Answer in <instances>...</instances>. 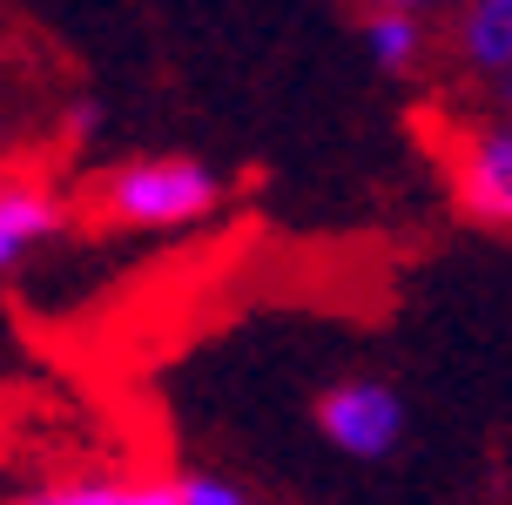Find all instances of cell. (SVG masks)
<instances>
[{
  "label": "cell",
  "mask_w": 512,
  "mask_h": 505,
  "mask_svg": "<svg viewBox=\"0 0 512 505\" xmlns=\"http://www.w3.org/2000/svg\"><path fill=\"white\" fill-rule=\"evenodd\" d=\"M418 0H371V14H411Z\"/></svg>",
  "instance_id": "cell-9"
},
{
  "label": "cell",
  "mask_w": 512,
  "mask_h": 505,
  "mask_svg": "<svg viewBox=\"0 0 512 505\" xmlns=\"http://www.w3.org/2000/svg\"><path fill=\"white\" fill-rule=\"evenodd\" d=\"M317 431H324L331 452L358 458V465L391 458L405 445V398L384 378H344L317 398Z\"/></svg>",
  "instance_id": "cell-2"
},
{
  "label": "cell",
  "mask_w": 512,
  "mask_h": 505,
  "mask_svg": "<svg viewBox=\"0 0 512 505\" xmlns=\"http://www.w3.org/2000/svg\"><path fill=\"white\" fill-rule=\"evenodd\" d=\"M61 229V202L41 182H7L0 189V270H14L34 243H48Z\"/></svg>",
  "instance_id": "cell-4"
},
{
  "label": "cell",
  "mask_w": 512,
  "mask_h": 505,
  "mask_svg": "<svg viewBox=\"0 0 512 505\" xmlns=\"http://www.w3.org/2000/svg\"><path fill=\"white\" fill-rule=\"evenodd\" d=\"M459 54L479 75H512V0H472L465 7Z\"/></svg>",
  "instance_id": "cell-6"
},
{
  "label": "cell",
  "mask_w": 512,
  "mask_h": 505,
  "mask_svg": "<svg viewBox=\"0 0 512 505\" xmlns=\"http://www.w3.org/2000/svg\"><path fill=\"white\" fill-rule=\"evenodd\" d=\"M102 202L128 229H182V223H203L223 202V176L196 155H142V162L108 176Z\"/></svg>",
  "instance_id": "cell-1"
},
{
  "label": "cell",
  "mask_w": 512,
  "mask_h": 505,
  "mask_svg": "<svg viewBox=\"0 0 512 505\" xmlns=\"http://www.w3.org/2000/svg\"><path fill=\"white\" fill-rule=\"evenodd\" d=\"M27 505H182L176 479H68L34 492Z\"/></svg>",
  "instance_id": "cell-5"
},
{
  "label": "cell",
  "mask_w": 512,
  "mask_h": 505,
  "mask_svg": "<svg viewBox=\"0 0 512 505\" xmlns=\"http://www.w3.org/2000/svg\"><path fill=\"white\" fill-rule=\"evenodd\" d=\"M176 492H182V505H256L250 492H243V485L216 479V472H182Z\"/></svg>",
  "instance_id": "cell-8"
},
{
  "label": "cell",
  "mask_w": 512,
  "mask_h": 505,
  "mask_svg": "<svg viewBox=\"0 0 512 505\" xmlns=\"http://www.w3.org/2000/svg\"><path fill=\"white\" fill-rule=\"evenodd\" d=\"M364 48H371L378 68L405 75L411 61H418V48H425V27L411 21V14H371V21H364Z\"/></svg>",
  "instance_id": "cell-7"
},
{
  "label": "cell",
  "mask_w": 512,
  "mask_h": 505,
  "mask_svg": "<svg viewBox=\"0 0 512 505\" xmlns=\"http://www.w3.org/2000/svg\"><path fill=\"white\" fill-rule=\"evenodd\" d=\"M452 182H459V202L479 216V223L512 229V115L492 122V128H479V135L465 142Z\"/></svg>",
  "instance_id": "cell-3"
}]
</instances>
